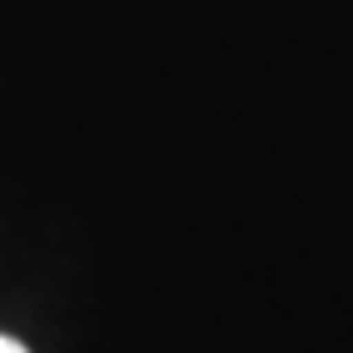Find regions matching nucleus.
Listing matches in <instances>:
<instances>
[{"label":"nucleus","mask_w":353,"mask_h":353,"mask_svg":"<svg viewBox=\"0 0 353 353\" xmlns=\"http://www.w3.org/2000/svg\"><path fill=\"white\" fill-rule=\"evenodd\" d=\"M0 353H30L25 343H15V339H6V334H0Z\"/></svg>","instance_id":"obj_1"}]
</instances>
